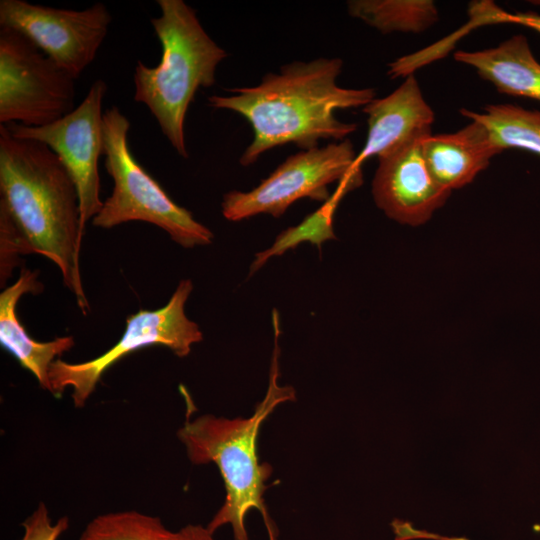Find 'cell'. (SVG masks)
Returning <instances> with one entry per match:
<instances>
[{"instance_id":"1","label":"cell","mask_w":540,"mask_h":540,"mask_svg":"<svg viewBox=\"0 0 540 540\" xmlns=\"http://www.w3.org/2000/svg\"><path fill=\"white\" fill-rule=\"evenodd\" d=\"M342 67L340 58L295 61L279 73L266 74L258 85L231 89L230 96H210L212 108L234 111L252 127L253 139L240 157L241 165L249 166L284 144L308 150L320 140L339 142L353 133L356 123L340 121L336 111L366 106L375 90L339 86Z\"/></svg>"},{"instance_id":"2","label":"cell","mask_w":540,"mask_h":540,"mask_svg":"<svg viewBox=\"0 0 540 540\" xmlns=\"http://www.w3.org/2000/svg\"><path fill=\"white\" fill-rule=\"evenodd\" d=\"M0 209L9 217L25 254L48 258L65 286L89 310L79 271L80 209L76 186L44 143L17 138L0 125Z\"/></svg>"},{"instance_id":"3","label":"cell","mask_w":540,"mask_h":540,"mask_svg":"<svg viewBox=\"0 0 540 540\" xmlns=\"http://www.w3.org/2000/svg\"><path fill=\"white\" fill-rule=\"evenodd\" d=\"M277 349L274 350L267 392L251 416L231 419L202 414L192 419L187 413L183 426L177 432L192 464L214 463L218 467L226 494L207 528L215 533L229 524L234 540H249L245 521L253 509L262 515L270 540H275L263 498L272 467L268 463H260L257 438L261 425L275 408L295 399L292 387L278 384Z\"/></svg>"},{"instance_id":"4","label":"cell","mask_w":540,"mask_h":540,"mask_svg":"<svg viewBox=\"0 0 540 540\" xmlns=\"http://www.w3.org/2000/svg\"><path fill=\"white\" fill-rule=\"evenodd\" d=\"M156 3L161 14L150 22L162 55L155 67L137 61L134 100L149 109L171 146L188 158L184 135L188 108L200 87L215 84L217 66L228 53L207 34L196 11L183 0Z\"/></svg>"},{"instance_id":"5","label":"cell","mask_w":540,"mask_h":540,"mask_svg":"<svg viewBox=\"0 0 540 540\" xmlns=\"http://www.w3.org/2000/svg\"><path fill=\"white\" fill-rule=\"evenodd\" d=\"M130 126L117 106L104 112V166L113 180V190L92 219L93 226L111 229L130 221H142L166 231L182 247L211 244L214 238L211 230L176 204L135 159L128 145Z\"/></svg>"},{"instance_id":"6","label":"cell","mask_w":540,"mask_h":540,"mask_svg":"<svg viewBox=\"0 0 540 540\" xmlns=\"http://www.w3.org/2000/svg\"><path fill=\"white\" fill-rule=\"evenodd\" d=\"M349 139L290 155L266 179L250 191L232 190L223 196L221 211L229 221L258 214L283 215L302 198L328 201V186L338 182L347 191L359 187L362 173Z\"/></svg>"},{"instance_id":"7","label":"cell","mask_w":540,"mask_h":540,"mask_svg":"<svg viewBox=\"0 0 540 540\" xmlns=\"http://www.w3.org/2000/svg\"><path fill=\"white\" fill-rule=\"evenodd\" d=\"M192 289V281L183 279L166 305L155 310L142 309L128 316L121 338L100 356L79 363L56 359L49 371L50 393L60 397L67 388H71L74 406L82 408L103 374L130 353L161 345L178 357L189 355L192 346L203 339L198 324L185 314V304Z\"/></svg>"},{"instance_id":"8","label":"cell","mask_w":540,"mask_h":540,"mask_svg":"<svg viewBox=\"0 0 540 540\" xmlns=\"http://www.w3.org/2000/svg\"><path fill=\"white\" fill-rule=\"evenodd\" d=\"M75 78L22 33L0 27V125H49L74 110Z\"/></svg>"},{"instance_id":"9","label":"cell","mask_w":540,"mask_h":540,"mask_svg":"<svg viewBox=\"0 0 540 540\" xmlns=\"http://www.w3.org/2000/svg\"><path fill=\"white\" fill-rule=\"evenodd\" d=\"M107 89L104 80H95L74 110L49 125H4L17 138L44 143L62 161L77 189L82 237L87 222L98 214L103 205L100 199L98 160L103 155L102 104Z\"/></svg>"},{"instance_id":"10","label":"cell","mask_w":540,"mask_h":540,"mask_svg":"<svg viewBox=\"0 0 540 540\" xmlns=\"http://www.w3.org/2000/svg\"><path fill=\"white\" fill-rule=\"evenodd\" d=\"M111 21L100 2L70 10L24 0L0 1V27L22 33L75 79L94 61Z\"/></svg>"},{"instance_id":"11","label":"cell","mask_w":540,"mask_h":540,"mask_svg":"<svg viewBox=\"0 0 540 540\" xmlns=\"http://www.w3.org/2000/svg\"><path fill=\"white\" fill-rule=\"evenodd\" d=\"M422 133L378 156L372 181L375 204L392 220L410 226L426 223L449 198L431 175L423 157Z\"/></svg>"},{"instance_id":"12","label":"cell","mask_w":540,"mask_h":540,"mask_svg":"<svg viewBox=\"0 0 540 540\" xmlns=\"http://www.w3.org/2000/svg\"><path fill=\"white\" fill-rule=\"evenodd\" d=\"M363 112L367 115L368 134L356 163L380 156L395 146L422 133H431L434 112L425 101L413 74L386 97L374 98Z\"/></svg>"},{"instance_id":"13","label":"cell","mask_w":540,"mask_h":540,"mask_svg":"<svg viewBox=\"0 0 540 540\" xmlns=\"http://www.w3.org/2000/svg\"><path fill=\"white\" fill-rule=\"evenodd\" d=\"M422 152L435 181L451 192L471 183L502 150L483 124L471 120L457 132L430 134Z\"/></svg>"},{"instance_id":"14","label":"cell","mask_w":540,"mask_h":540,"mask_svg":"<svg viewBox=\"0 0 540 540\" xmlns=\"http://www.w3.org/2000/svg\"><path fill=\"white\" fill-rule=\"evenodd\" d=\"M42 289L38 272L22 268L18 279L0 293V344L37 379L42 389L50 392V367L75 342L70 335L47 342L36 341L19 321L16 306L20 298L27 293L38 294Z\"/></svg>"},{"instance_id":"15","label":"cell","mask_w":540,"mask_h":540,"mask_svg":"<svg viewBox=\"0 0 540 540\" xmlns=\"http://www.w3.org/2000/svg\"><path fill=\"white\" fill-rule=\"evenodd\" d=\"M454 58L473 67L498 92L540 102V63L524 35H513L490 49L457 51Z\"/></svg>"},{"instance_id":"16","label":"cell","mask_w":540,"mask_h":540,"mask_svg":"<svg viewBox=\"0 0 540 540\" xmlns=\"http://www.w3.org/2000/svg\"><path fill=\"white\" fill-rule=\"evenodd\" d=\"M347 11L383 34L423 32L439 19L431 0H351Z\"/></svg>"},{"instance_id":"17","label":"cell","mask_w":540,"mask_h":540,"mask_svg":"<svg viewBox=\"0 0 540 540\" xmlns=\"http://www.w3.org/2000/svg\"><path fill=\"white\" fill-rule=\"evenodd\" d=\"M460 113L483 124L502 151L520 149L540 156V111L498 104L486 106L481 113L465 108Z\"/></svg>"},{"instance_id":"18","label":"cell","mask_w":540,"mask_h":540,"mask_svg":"<svg viewBox=\"0 0 540 540\" xmlns=\"http://www.w3.org/2000/svg\"><path fill=\"white\" fill-rule=\"evenodd\" d=\"M156 516L135 510L108 512L93 518L78 540H174Z\"/></svg>"},{"instance_id":"19","label":"cell","mask_w":540,"mask_h":540,"mask_svg":"<svg viewBox=\"0 0 540 540\" xmlns=\"http://www.w3.org/2000/svg\"><path fill=\"white\" fill-rule=\"evenodd\" d=\"M346 192V190L340 187L336 193V197L342 196ZM336 197L329 199L325 206L305 219L300 225L284 230L277 236L270 248L257 253L250 267V275L262 267L269 258L281 255L288 249L295 248L300 242L310 241L320 248L322 242L334 239L332 216L337 203Z\"/></svg>"},{"instance_id":"20","label":"cell","mask_w":540,"mask_h":540,"mask_svg":"<svg viewBox=\"0 0 540 540\" xmlns=\"http://www.w3.org/2000/svg\"><path fill=\"white\" fill-rule=\"evenodd\" d=\"M69 523L66 516L53 523L46 504L40 502L22 522L24 533L21 540H57L69 528Z\"/></svg>"},{"instance_id":"21","label":"cell","mask_w":540,"mask_h":540,"mask_svg":"<svg viewBox=\"0 0 540 540\" xmlns=\"http://www.w3.org/2000/svg\"><path fill=\"white\" fill-rule=\"evenodd\" d=\"M491 23H513L528 27L540 34V15L533 12H517L510 14L494 7L491 16Z\"/></svg>"},{"instance_id":"22","label":"cell","mask_w":540,"mask_h":540,"mask_svg":"<svg viewBox=\"0 0 540 540\" xmlns=\"http://www.w3.org/2000/svg\"><path fill=\"white\" fill-rule=\"evenodd\" d=\"M213 534L207 526L188 524L175 531L174 540H215Z\"/></svg>"},{"instance_id":"23","label":"cell","mask_w":540,"mask_h":540,"mask_svg":"<svg viewBox=\"0 0 540 540\" xmlns=\"http://www.w3.org/2000/svg\"><path fill=\"white\" fill-rule=\"evenodd\" d=\"M394 528L395 532L397 534V537L400 538V540L410 539V538H418V537H433L438 538L437 536H432L430 534H425L424 532L417 531L412 528V526L409 523H401V522H394Z\"/></svg>"},{"instance_id":"24","label":"cell","mask_w":540,"mask_h":540,"mask_svg":"<svg viewBox=\"0 0 540 540\" xmlns=\"http://www.w3.org/2000/svg\"><path fill=\"white\" fill-rule=\"evenodd\" d=\"M529 2L532 3L533 5L540 6V0L529 1Z\"/></svg>"}]
</instances>
